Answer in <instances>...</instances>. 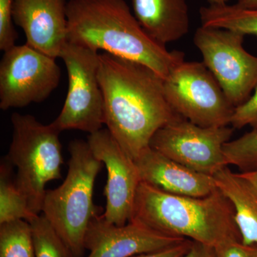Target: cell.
<instances>
[{"label":"cell","instance_id":"6da1fadb","mask_svg":"<svg viewBox=\"0 0 257 257\" xmlns=\"http://www.w3.org/2000/svg\"><path fill=\"white\" fill-rule=\"evenodd\" d=\"M98 77L107 130L135 160L155 134L179 115L166 98L163 79L143 64L99 54Z\"/></svg>","mask_w":257,"mask_h":257},{"label":"cell","instance_id":"7a4b0ae2","mask_svg":"<svg viewBox=\"0 0 257 257\" xmlns=\"http://www.w3.org/2000/svg\"><path fill=\"white\" fill-rule=\"evenodd\" d=\"M67 19L68 42L143 64L163 80L184 61L144 30L124 0H69Z\"/></svg>","mask_w":257,"mask_h":257},{"label":"cell","instance_id":"3957f363","mask_svg":"<svg viewBox=\"0 0 257 257\" xmlns=\"http://www.w3.org/2000/svg\"><path fill=\"white\" fill-rule=\"evenodd\" d=\"M130 221L212 247L226 239H241L234 208L217 189L207 197H192L140 182Z\"/></svg>","mask_w":257,"mask_h":257},{"label":"cell","instance_id":"277c9868","mask_svg":"<svg viewBox=\"0 0 257 257\" xmlns=\"http://www.w3.org/2000/svg\"><path fill=\"white\" fill-rule=\"evenodd\" d=\"M67 177L60 187L47 190L42 214L63 240L73 257H82L84 241L92 218L99 213L93 202L96 176L103 165L93 155L87 142L69 145Z\"/></svg>","mask_w":257,"mask_h":257},{"label":"cell","instance_id":"5b68a950","mask_svg":"<svg viewBox=\"0 0 257 257\" xmlns=\"http://www.w3.org/2000/svg\"><path fill=\"white\" fill-rule=\"evenodd\" d=\"M13 139L7 158L17 168L15 181L34 215L42 213L46 185L62 178L60 131L30 114L13 113Z\"/></svg>","mask_w":257,"mask_h":257},{"label":"cell","instance_id":"8992f818","mask_svg":"<svg viewBox=\"0 0 257 257\" xmlns=\"http://www.w3.org/2000/svg\"><path fill=\"white\" fill-rule=\"evenodd\" d=\"M163 86L171 107L184 119L204 127L231 124L235 107L203 62L184 61Z\"/></svg>","mask_w":257,"mask_h":257},{"label":"cell","instance_id":"52a82bcc","mask_svg":"<svg viewBox=\"0 0 257 257\" xmlns=\"http://www.w3.org/2000/svg\"><path fill=\"white\" fill-rule=\"evenodd\" d=\"M244 37L234 30L204 26L194 36L203 63L234 107L247 101L257 85V57L245 50Z\"/></svg>","mask_w":257,"mask_h":257},{"label":"cell","instance_id":"ba28073f","mask_svg":"<svg viewBox=\"0 0 257 257\" xmlns=\"http://www.w3.org/2000/svg\"><path fill=\"white\" fill-rule=\"evenodd\" d=\"M60 58L68 73V92L60 114L52 124L60 132L77 130L90 135L99 131L105 124L98 77L99 54L67 42Z\"/></svg>","mask_w":257,"mask_h":257},{"label":"cell","instance_id":"9c48e42d","mask_svg":"<svg viewBox=\"0 0 257 257\" xmlns=\"http://www.w3.org/2000/svg\"><path fill=\"white\" fill-rule=\"evenodd\" d=\"M55 60L27 44L5 51L0 62V109L22 108L47 99L60 82Z\"/></svg>","mask_w":257,"mask_h":257},{"label":"cell","instance_id":"30bf717a","mask_svg":"<svg viewBox=\"0 0 257 257\" xmlns=\"http://www.w3.org/2000/svg\"><path fill=\"white\" fill-rule=\"evenodd\" d=\"M233 133L228 126L204 127L179 116L155 134L150 146L181 165L213 176L229 166L224 146Z\"/></svg>","mask_w":257,"mask_h":257},{"label":"cell","instance_id":"8fae6325","mask_svg":"<svg viewBox=\"0 0 257 257\" xmlns=\"http://www.w3.org/2000/svg\"><path fill=\"white\" fill-rule=\"evenodd\" d=\"M87 143L96 159L107 171L104 194L106 221L117 226L130 221L140 181L135 162L122 150L109 130L90 134Z\"/></svg>","mask_w":257,"mask_h":257},{"label":"cell","instance_id":"7c38bea8","mask_svg":"<svg viewBox=\"0 0 257 257\" xmlns=\"http://www.w3.org/2000/svg\"><path fill=\"white\" fill-rule=\"evenodd\" d=\"M185 239L161 234L136 221L117 226L98 214L88 226L84 247L89 251L87 257H132L158 251Z\"/></svg>","mask_w":257,"mask_h":257},{"label":"cell","instance_id":"4fadbf2b","mask_svg":"<svg viewBox=\"0 0 257 257\" xmlns=\"http://www.w3.org/2000/svg\"><path fill=\"white\" fill-rule=\"evenodd\" d=\"M67 0H14L13 17L27 45L42 53L60 57L67 40Z\"/></svg>","mask_w":257,"mask_h":257},{"label":"cell","instance_id":"5bb4252c","mask_svg":"<svg viewBox=\"0 0 257 257\" xmlns=\"http://www.w3.org/2000/svg\"><path fill=\"white\" fill-rule=\"evenodd\" d=\"M141 182L163 192L192 197H204L216 187L212 176L181 165L148 147L135 160Z\"/></svg>","mask_w":257,"mask_h":257},{"label":"cell","instance_id":"9a60e30c","mask_svg":"<svg viewBox=\"0 0 257 257\" xmlns=\"http://www.w3.org/2000/svg\"><path fill=\"white\" fill-rule=\"evenodd\" d=\"M133 8L142 28L161 45L178 41L188 34L186 0H133Z\"/></svg>","mask_w":257,"mask_h":257},{"label":"cell","instance_id":"2e32d148","mask_svg":"<svg viewBox=\"0 0 257 257\" xmlns=\"http://www.w3.org/2000/svg\"><path fill=\"white\" fill-rule=\"evenodd\" d=\"M212 177L216 189L229 199L234 208L241 241L246 245L257 246V187L241 172H233L229 166Z\"/></svg>","mask_w":257,"mask_h":257},{"label":"cell","instance_id":"e0dca14e","mask_svg":"<svg viewBox=\"0 0 257 257\" xmlns=\"http://www.w3.org/2000/svg\"><path fill=\"white\" fill-rule=\"evenodd\" d=\"M202 26L227 29L257 37V8L248 9L236 4L208 5L199 10Z\"/></svg>","mask_w":257,"mask_h":257},{"label":"cell","instance_id":"ac0fdd59","mask_svg":"<svg viewBox=\"0 0 257 257\" xmlns=\"http://www.w3.org/2000/svg\"><path fill=\"white\" fill-rule=\"evenodd\" d=\"M13 171V165L5 156L0 165V224L17 220L30 222L36 216L29 209Z\"/></svg>","mask_w":257,"mask_h":257},{"label":"cell","instance_id":"d6986e66","mask_svg":"<svg viewBox=\"0 0 257 257\" xmlns=\"http://www.w3.org/2000/svg\"><path fill=\"white\" fill-rule=\"evenodd\" d=\"M0 257H36L30 222L17 220L0 224Z\"/></svg>","mask_w":257,"mask_h":257},{"label":"cell","instance_id":"ffe728a7","mask_svg":"<svg viewBox=\"0 0 257 257\" xmlns=\"http://www.w3.org/2000/svg\"><path fill=\"white\" fill-rule=\"evenodd\" d=\"M36 257H73L70 250L42 214L30 221Z\"/></svg>","mask_w":257,"mask_h":257},{"label":"cell","instance_id":"44dd1931","mask_svg":"<svg viewBox=\"0 0 257 257\" xmlns=\"http://www.w3.org/2000/svg\"><path fill=\"white\" fill-rule=\"evenodd\" d=\"M224 154L227 165L247 172L257 169V130L244 134L225 144Z\"/></svg>","mask_w":257,"mask_h":257},{"label":"cell","instance_id":"7402d4cb","mask_svg":"<svg viewBox=\"0 0 257 257\" xmlns=\"http://www.w3.org/2000/svg\"><path fill=\"white\" fill-rule=\"evenodd\" d=\"M14 0H0V50L5 52L13 46L18 38L13 17Z\"/></svg>","mask_w":257,"mask_h":257},{"label":"cell","instance_id":"603a6c76","mask_svg":"<svg viewBox=\"0 0 257 257\" xmlns=\"http://www.w3.org/2000/svg\"><path fill=\"white\" fill-rule=\"evenodd\" d=\"M230 124L234 128L250 126L257 130V85L248 100L235 107Z\"/></svg>","mask_w":257,"mask_h":257},{"label":"cell","instance_id":"cb8c5ba5","mask_svg":"<svg viewBox=\"0 0 257 257\" xmlns=\"http://www.w3.org/2000/svg\"><path fill=\"white\" fill-rule=\"evenodd\" d=\"M216 257H257V246H249L239 239H229L216 245Z\"/></svg>","mask_w":257,"mask_h":257},{"label":"cell","instance_id":"d4e9b609","mask_svg":"<svg viewBox=\"0 0 257 257\" xmlns=\"http://www.w3.org/2000/svg\"><path fill=\"white\" fill-rule=\"evenodd\" d=\"M193 241L185 239L173 246L152 252L142 253L132 257H183L192 246Z\"/></svg>","mask_w":257,"mask_h":257},{"label":"cell","instance_id":"484cf974","mask_svg":"<svg viewBox=\"0 0 257 257\" xmlns=\"http://www.w3.org/2000/svg\"><path fill=\"white\" fill-rule=\"evenodd\" d=\"M183 257H216L214 248L203 243L193 241L188 252Z\"/></svg>","mask_w":257,"mask_h":257},{"label":"cell","instance_id":"4316f807","mask_svg":"<svg viewBox=\"0 0 257 257\" xmlns=\"http://www.w3.org/2000/svg\"><path fill=\"white\" fill-rule=\"evenodd\" d=\"M235 4L239 5L241 8L248 9L257 8V0H236Z\"/></svg>","mask_w":257,"mask_h":257},{"label":"cell","instance_id":"83f0119b","mask_svg":"<svg viewBox=\"0 0 257 257\" xmlns=\"http://www.w3.org/2000/svg\"><path fill=\"white\" fill-rule=\"evenodd\" d=\"M243 177H246L253 184L257 187V169L254 170L250 171L247 172H241Z\"/></svg>","mask_w":257,"mask_h":257},{"label":"cell","instance_id":"f1b7e54d","mask_svg":"<svg viewBox=\"0 0 257 257\" xmlns=\"http://www.w3.org/2000/svg\"><path fill=\"white\" fill-rule=\"evenodd\" d=\"M229 0H207L209 5H221L228 3Z\"/></svg>","mask_w":257,"mask_h":257}]
</instances>
